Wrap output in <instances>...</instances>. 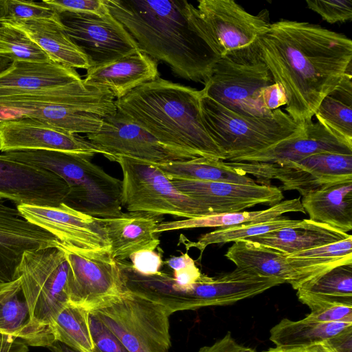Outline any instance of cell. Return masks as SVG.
Listing matches in <instances>:
<instances>
[{"label":"cell","mask_w":352,"mask_h":352,"mask_svg":"<svg viewBox=\"0 0 352 352\" xmlns=\"http://www.w3.org/2000/svg\"><path fill=\"white\" fill-rule=\"evenodd\" d=\"M9 157L33 164L61 177L69 188V206L99 219L122 213V180L92 163L88 156L50 151L6 153Z\"/></svg>","instance_id":"cell-5"},{"label":"cell","mask_w":352,"mask_h":352,"mask_svg":"<svg viewBox=\"0 0 352 352\" xmlns=\"http://www.w3.org/2000/svg\"><path fill=\"white\" fill-rule=\"evenodd\" d=\"M201 96V90L159 77L115 100V105L162 144L224 161L203 124Z\"/></svg>","instance_id":"cell-3"},{"label":"cell","mask_w":352,"mask_h":352,"mask_svg":"<svg viewBox=\"0 0 352 352\" xmlns=\"http://www.w3.org/2000/svg\"><path fill=\"white\" fill-rule=\"evenodd\" d=\"M352 323L321 322L305 317L299 320L283 318L270 331L276 347L304 349L336 336Z\"/></svg>","instance_id":"cell-31"},{"label":"cell","mask_w":352,"mask_h":352,"mask_svg":"<svg viewBox=\"0 0 352 352\" xmlns=\"http://www.w3.org/2000/svg\"><path fill=\"white\" fill-rule=\"evenodd\" d=\"M61 242L45 230L29 222L17 208L0 199V282L16 280V272L27 251L57 247Z\"/></svg>","instance_id":"cell-19"},{"label":"cell","mask_w":352,"mask_h":352,"mask_svg":"<svg viewBox=\"0 0 352 352\" xmlns=\"http://www.w3.org/2000/svg\"><path fill=\"white\" fill-rule=\"evenodd\" d=\"M261 100L264 109L269 113L286 105L287 103L283 89L276 82L261 90Z\"/></svg>","instance_id":"cell-45"},{"label":"cell","mask_w":352,"mask_h":352,"mask_svg":"<svg viewBox=\"0 0 352 352\" xmlns=\"http://www.w3.org/2000/svg\"><path fill=\"white\" fill-rule=\"evenodd\" d=\"M262 352H304L303 349H282V348H272L267 351Z\"/></svg>","instance_id":"cell-52"},{"label":"cell","mask_w":352,"mask_h":352,"mask_svg":"<svg viewBox=\"0 0 352 352\" xmlns=\"http://www.w3.org/2000/svg\"><path fill=\"white\" fill-rule=\"evenodd\" d=\"M0 57L16 60L45 63L49 56L23 32L0 24Z\"/></svg>","instance_id":"cell-38"},{"label":"cell","mask_w":352,"mask_h":352,"mask_svg":"<svg viewBox=\"0 0 352 352\" xmlns=\"http://www.w3.org/2000/svg\"><path fill=\"white\" fill-rule=\"evenodd\" d=\"M52 352H80L71 347L65 345V344L59 342L54 341L50 346L47 347ZM94 352H96L94 351Z\"/></svg>","instance_id":"cell-51"},{"label":"cell","mask_w":352,"mask_h":352,"mask_svg":"<svg viewBox=\"0 0 352 352\" xmlns=\"http://www.w3.org/2000/svg\"><path fill=\"white\" fill-rule=\"evenodd\" d=\"M350 236L351 234L338 230L327 224L303 219L298 225L255 236L248 240L289 255L338 242Z\"/></svg>","instance_id":"cell-25"},{"label":"cell","mask_w":352,"mask_h":352,"mask_svg":"<svg viewBox=\"0 0 352 352\" xmlns=\"http://www.w3.org/2000/svg\"><path fill=\"white\" fill-rule=\"evenodd\" d=\"M0 24L23 32L52 61L74 69L90 67L86 56L65 32L59 15L54 19H0Z\"/></svg>","instance_id":"cell-23"},{"label":"cell","mask_w":352,"mask_h":352,"mask_svg":"<svg viewBox=\"0 0 352 352\" xmlns=\"http://www.w3.org/2000/svg\"><path fill=\"white\" fill-rule=\"evenodd\" d=\"M122 173V207L129 212L192 219L214 214L204 203L179 190L156 165L116 157Z\"/></svg>","instance_id":"cell-7"},{"label":"cell","mask_w":352,"mask_h":352,"mask_svg":"<svg viewBox=\"0 0 352 352\" xmlns=\"http://www.w3.org/2000/svg\"><path fill=\"white\" fill-rule=\"evenodd\" d=\"M296 291L352 305V263L325 272L303 283Z\"/></svg>","instance_id":"cell-36"},{"label":"cell","mask_w":352,"mask_h":352,"mask_svg":"<svg viewBox=\"0 0 352 352\" xmlns=\"http://www.w3.org/2000/svg\"><path fill=\"white\" fill-rule=\"evenodd\" d=\"M16 208L25 219L51 233L63 244L87 250L110 249L99 219L65 203L56 207L23 204Z\"/></svg>","instance_id":"cell-17"},{"label":"cell","mask_w":352,"mask_h":352,"mask_svg":"<svg viewBox=\"0 0 352 352\" xmlns=\"http://www.w3.org/2000/svg\"><path fill=\"white\" fill-rule=\"evenodd\" d=\"M58 15L66 34L86 56L89 68L139 51L135 40L110 12L104 15L63 12Z\"/></svg>","instance_id":"cell-14"},{"label":"cell","mask_w":352,"mask_h":352,"mask_svg":"<svg viewBox=\"0 0 352 352\" xmlns=\"http://www.w3.org/2000/svg\"><path fill=\"white\" fill-rule=\"evenodd\" d=\"M305 131L300 135L232 162L280 164L324 152L352 155V143L334 133L320 122H305Z\"/></svg>","instance_id":"cell-20"},{"label":"cell","mask_w":352,"mask_h":352,"mask_svg":"<svg viewBox=\"0 0 352 352\" xmlns=\"http://www.w3.org/2000/svg\"><path fill=\"white\" fill-rule=\"evenodd\" d=\"M69 188L58 175L0 154V199L17 206L56 207L67 204Z\"/></svg>","instance_id":"cell-15"},{"label":"cell","mask_w":352,"mask_h":352,"mask_svg":"<svg viewBox=\"0 0 352 352\" xmlns=\"http://www.w3.org/2000/svg\"><path fill=\"white\" fill-rule=\"evenodd\" d=\"M50 151L89 157L102 151L87 140L45 122L26 118L0 120V151Z\"/></svg>","instance_id":"cell-16"},{"label":"cell","mask_w":352,"mask_h":352,"mask_svg":"<svg viewBox=\"0 0 352 352\" xmlns=\"http://www.w3.org/2000/svg\"><path fill=\"white\" fill-rule=\"evenodd\" d=\"M28 346L22 340L0 332V352H28Z\"/></svg>","instance_id":"cell-49"},{"label":"cell","mask_w":352,"mask_h":352,"mask_svg":"<svg viewBox=\"0 0 352 352\" xmlns=\"http://www.w3.org/2000/svg\"><path fill=\"white\" fill-rule=\"evenodd\" d=\"M91 311L129 352H169L170 315L163 306L126 291Z\"/></svg>","instance_id":"cell-9"},{"label":"cell","mask_w":352,"mask_h":352,"mask_svg":"<svg viewBox=\"0 0 352 352\" xmlns=\"http://www.w3.org/2000/svg\"><path fill=\"white\" fill-rule=\"evenodd\" d=\"M227 163L253 175L257 184L269 186L270 180L277 179L282 184L280 189L297 190L302 197L335 184L352 182V155L324 152L280 164Z\"/></svg>","instance_id":"cell-11"},{"label":"cell","mask_w":352,"mask_h":352,"mask_svg":"<svg viewBox=\"0 0 352 352\" xmlns=\"http://www.w3.org/2000/svg\"><path fill=\"white\" fill-rule=\"evenodd\" d=\"M259 56L284 92L285 110L297 123L312 120L322 100L352 72V41L305 21L272 23L257 42Z\"/></svg>","instance_id":"cell-1"},{"label":"cell","mask_w":352,"mask_h":352,"mask_svg":"<svg viewBox=\"0 0 352 352\" xmlns=\"http://www.w3.org/2000/svg\"><path fill=\"white\" fill-rule=\"evenodd\" d=\"M325 342L334 352H352V324Z\"/></svg>","instance_id":"cell-47"},{"label":"cell","mask_w":352,"mask_h":352,"mask_svg":"<svg viewBox=\"0 0 352 352\" xmlns=\"http://www.w3.org/2000/svg\"><path fill=\"white\" fill-rule=\"evenodd\" d=\"M60 243L25 252L16 270L30 311L28 346L48 347L54 342L50 327L69 302L70 266Z\"/></svg>","instance_id":"cell-4"},{"label":"cell","mask_w":352,"mask_h":352,"mask_svg":"<svg viewBox=\"0 0 352 352\" xmlns=\"http://www.w3.org/2000/svg\"><path fill=\"white\" fill-rule=\"evenodd\" d=\"M302 212L305 211L301 204L300 198H295L272 206L269 208L251 212H236L211 214L183 220L162 222L157 225L155 233L163 232L197 228H224L248 223H260L274 219L287 212Z\"/></svg>","instance_id":"cell-28"},{"label":"cell","mask_w":352,"mask_h":352,"mask_svg":"<svg viewBox=\"0 0 352 352\" xmlns=\"http://www.w3.org/2000/svg\"><path fill=\"white\" fill-rule=\"evenodd\" d=\"M21 117L45 122L71 133H97L102 125V117L93 113L67 106L47 104L20 109Z\"/></svg>","instance_id":"cell-33"},{"label":"cell","mask_w":352,"mask_h":352,"mask_svg":"<svg viewBox=\"0 0 352 352\" xmlns=\"http://www.w3.org/2000/svg\"><path fill=\"white\" fill-rule=\"evenodd\" d=\"M200 111L205 129L228 162H234L300 135L305 129V123L296 122L280 108L265 116H244L202 94Z\"/></svg>","instance_id":"cell-6"},{"label":"cell","mask_w":352,"mask_h":352,"mask_svg":"<svg viewBox=\"0 0 352 352\" xmlns=\"http://www.w3.org/2000/svg\"><path fill=\"white\" fill-rule=\"evenodd\" d=\"M300 222L301 220H293L282 215L267 221L253 222L220 228L201 235L197 242L190 241L185 236L183 239H180V240H182L181 243L186 247L187 250L190 248H196L202 254L205 248L209 245L248 239L283 228L296 226Z\"/></svg>","instance_id":"cell-35"},{"label":"cell","mask_w":352,"mask_h":352,"mask_svg":"<svg viewBox=\"0 0 352 352\" xmlns=\"http://www.w3.org/2000/svg\"><path fill=\"white\" fill-rule=\"evenodd\" d=\"M30 321L29 307L18 278L14 286L0 294V331L23 342Z\"/></svg>","instance_id":"cell-37"},{"label":"cell","mask_w":352,"mask_h":352,"mask_svg":"<svg viewBox=\"0 0 352 352\" xmlns=\"http://www.w3.org/2000/svg\"><path fill=\"white\" fill-rule=\"evenodd\" d=\"M110 14L139 51L168 65L177 76L206 84L217 57L194 30L186 0H105Z\"/></svg>","instance_id":"cell-2"},{"label":"cell","mask_w":352,"mask_h":352,"mask_svg":"<svg viewBox=\"0 0 352 352\" xmlns=\"http://www.w3.org/2000/svg\"><path fill=\"white\" fill-rule=\"evenodd\" d=\"M314 116L334 133L352 143V72L319 104Z\"/></svg>","instance_id":"cell-32"},{"label":"cell","mask_w":352,"mask_h":352,"mask_svg":"<svg viewBox=\"0 0 352 352\" xmlns=\"http://www.w3.org/2000/svg\"><path fill=\"white\" fill-rule=\"evenodd\" d=\"M16 281H17V278L12 282H9V283H1L0 282V294L1 293H3V292H5L6 290L11 288L12 286H14L15 285V283H16Z\"/></svg>","instance_id":"cell-53"},{"label":"cell","mask_w":352,"mask_h":352,"mask_svg":"<svg viewBox=\"0 0 352 352\" xmlns=\"http://www.w3.org/2000/svg\"><path fill=\"white\" fill-rule=\"evenodd\" d=\"M309 9L329 23H342L352 19L351 0H307Z\"/></svg>","instance_id":"cell-42"},{"label":"cell","mask_w":352,"mask_h":352,"mask_svg":"<svg viewBox=\"0 0 352 352\" xmlns=\"http://www.w3.org/2000/svg\"><path fill=\"white\" fill-rule=\"evenodd\" d=\"M87 140L111 161L126 156L155 165L194 159L199 156L160 142L146 130L119 111L102 118L100 130Z\"/></svg>","instance_id":"cell-13"},{"label":"cell","mask_w":352,"mask_h":352,"mask_svg":"<svg viewBox=\"0 0 352 352\" xmlns=\"http://www.w3.org/2000/svg\"><path fill=\"white\" fill-rule=\"evenodd\" d=\"M310 220L347 233L352 230V182L335 184L304 197Z\"/></svg>","instance_id":"cell-27"},{"label":"cell","mask_w":352,"mask_h":352,"mask_svg":"<svg viewBox=\"0 0 352 352\" xmlns=\"http://www.w3.org/2000/svg\"><path fill=\"white\" fill-rule=\"evenodd\" d=\"M267 12L256 15L233 0H200L193 7L194 30L219 58L255 45L270 28Z\"/></svg>","instance_id":"cell-10"},{"label":"cell","mask_w":352,"mask_h":352,"mask_svg":"<svg viewBox=\"0 0 352 352\" xmlns=\"http://www.w3.org/2000/svg\"><path fill=\"white\" fill-rule=\"evenodd\" d=\"M274 82L261 60L257 43L248 49L219 58L201 90L203 96L244 116H262L261 90Z\"/></svg>","instance_id":"cell-8"},{"label":"cell","mask_w":352,"mask_h":352,"mask_svg":"<svg viewBox=\"0 0 352 352\" xmlns=\"http://www.w3.org/2000/svg\"><path fill=\"white\" fill-rule=\"evenodd\" d=\"M12 62L3 57H0V72L9 67Z\"/></svg>","instance_id":"cell-54"},{"label":"cell","mask_w":352,"mask_h":352,"mask_svg":"<svg viewBox=\"0 0 352 352\" xmlns=\"http://www.w3.org/2000/svg\"><path fill=\"white\" fill-rule=\"evenodd\" d=\"M58 14L63 12L104 15L109 12L105 0H43Z\"/></svg>","instance_id":"cell-43"},{"label":"cell","mask_w":352,"mask_h":352,"mask_svg":"<svg viewBox=\"0 0 352 352\" xmlns=\"http://www.w3.org/2000/svg\"><path fill=\"white\" fill-rule=\"evenodd\" d=\"M199 352H258L254 349L238 344L231 336L227 333L222 338L210 346L201 347Z\"/></svg>","instance_id":"cell-46"},{"label":"cell","mask_w":352,"mask_h":352,"mask_svg":"<svg viewBox=\"0 0 352 352\" xmlns=\"http://www.w3.org/2000/svg\"><path fill=\"white\" fill-rule=\"evenodd\" d=\"M171 181L179 190L206 204L214 214L241 212L257 204L272 206L284 198L280 188L270 185L185 179Z\"/></svg>","instance_id":"cell-18"},{"label":"cell","mask_w":352,"mask_h":352,"mask_svg":"<svg viewBox=\"0 0 352 352\" xmlns=\"http://www.w3.org/2000/svg\"><path fill=\"white\" fill-rule=\"evenodd\" d=\"M303 350L304 352H334L325 341L313 344Z\"/></svg>","instance_id":"cell-50"},{"label":"cell","mask_w":352,"mask_h":352,"mask_svg":"<svg viewBox=\"0 0 352 352\" xmlns=\"http://www.w3.org/2000/svg\"><path fill=\"white\" fill-rule=\"evenodd\" d=\"M170 179L219 182L253 185L255 180L222 160L198 157L156 165Z\"/></svg>","instance_id":"cell-30"},{"label":"cell","mask_w":352,"mask_h":352,"mask_svg":"<svg viewBox=\"0 0 352 352\" xmlns=\"http://www.w3.org/2000/svg\"><path fill=\"white\" fill-rule=\"evenodd\" d=\"M297 296L310 309V314L306 316L309 319L321 322L352 323V305L301 292H297Z\"/></svg>","instance_id":"cell-39"},{"label":"cell","mask_w":352,"mask_h":352,"mask_svg":"<svg viewBox=\"0 0 352 352\" xmlns=\"http://www.w3.org/2000/svg\"><path fill=\"white\" fill-rule=\"evenodd\" d=\"M81 80L76 69L54 61H12L0 72V97L60 87Z\"/></svg>","instance_id":"cell-24"},{"label":"cell","mask_w":352,"mask_h":352,"mask_svg":"<svg viewBox=\"0 0 352 352\" xmlns=\"http://www.w3.org/2000/svg\"><path fill=\"white\" fill-rule=\"evenodd\" d=\"M70 266L69 304L89 311L126 292L118 262L109 249L87 250L60 243Z\"/></svg>","instance_id":"cell-12"},{"label":"cell","mask_w":352,"mask_h":352,"mask_svg":"<svg viewBox=\"0 0 352 352\" xmlns=\"http://www.w3.org/2000/svg\"><path fill=\"white\" fill-rule=\"evenodd\" d=\"M58 14L52 8L41 2L24 0H6V14L3 19L26 20L34 19H54Z\"/></svg>","instance_id":"cell-40"},{"label":"cell","mask_w":352,"mask_h":352,"mask_svg":"<svg viewBox=\"0 0 352 352\" xmlns=\"http://www.w3.org/2000/svg\"><path fill=\"white\" fill-rule=\"evenodd\" d=\"M201 274V272L194 262L186 267L173 271V277L179 285L188 286L194 283Z\"/></svg>","instance_id":"cell-48"},{"label":"cell","mask_w":352,"mask_h":352,"mask_svg":"<svg viewBox=\"0 0 352 352\" xmlns=\"http://www.w3.org/2000/svg\"><path fill=\"white\" fill-rule=\"evenodd\" d=\"M89 324L96 352H129L116 335L91 311Z\"/></svg>","instance_id":"cell-41"},{"label":"cell","mask_w":352,"mask_h":352,"mask_svg":"<svg viewBox=\"0 0 352 352\" xmlns=\"http://www.w3.org/2000/svg\"><path fill=\"white\" fill-rule=\"evenodd\" d=\"M160 216L128 212L116 217L98 218L105 232L111 256L116 261H124L138 252L155 251L160 242L154 232Z\"/></svg>","instance_id":"cell-21"},{"label":"cell","mask_w":352,"mask_h":352,"mask_svg":"<svg viewBox=\"0 0 352 352\" xmlns=\"http://www.w3.org/2000/svg\"><path fill=\"white\" fill-rule=\"evenodd\" d=\"M159 77L156 61L138 51L108 64L89 68L82 80L87 85L110 91L118 100Z\"/></svg>","instance_id":"cell-22"},{"label":"cell","mask_w":352,"mask_h":352,"mask_svg":"<svg viewBox=\"0 0 352 352\" xmlns=\"http://www.w3.org/2000/svg\"><path fill=\"white\" fill-rule=\"evenodd\" d=\"M89 311L68 303L50 327L54 341L80 352H94L89 324Z\"/></svg>","instance_id":"cell-34"},{"label":"cell","mask_w":352,"mask_h":352,"mask_svg":"<svg viewBox=\"0 0 352 352\" xmlns=\"http://www.w3.org/2000/svg\"><path fill=\"white\" fill-rule=\"evenodd\" d=\"M287 255L248 239L234 242L225 254L236 268L261 276L277 278L293 287L296 274L287 261Z\"/></svg>","instance_id":"cell-26"},{"label":"cell","mask_w":352,"mask_h":352,"mask_svg":"<svg viewBox=\"0 0 352 352\" xmlns=\"http://www.w3.org/2000/svg\"><path fill=\"white\" fill-rule=\"evenodd\" d=\"M287 261L296 274L292 287L303 283L342 264L352 263V236L344 240L287 255Z\"/></svg>","instance_id":"cell-29"},{"label":"cell","mask_w":352,"mask_h":352,"mask_svg":"<svg viewBox=\"0 0 352 352\" xmlns=\"http://www.w3.org/2000/svg\"><path fill=\"white\" fill-rule=\"evenodd\" d=\"M130 258L133 268L144 275L156 274L163 263L161 255L152 250L138 252L131 255Z\"/></svg>","instance_id":"cell-44"}]
</instances>
